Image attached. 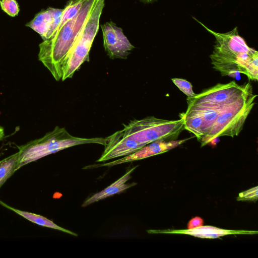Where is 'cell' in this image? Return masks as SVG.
Here are the masks:
<instances>
[{"instance_id":"obj_1","label":"cell","mask_w":258,"mask_h":258,"mask_svg":"<svg viewBox=\"0 0 258 258\" xmlns=\"http://www.w3.org/2000/svg\"><path fill=\"white\" fill-rule=\"evenodd\" d=\"M256 97L250 82L219 83L187 98V109L179 116L203 147L220 137L238 136Z\"/></svg>"},{"instance_id":"obj_2","label":"cell","mask_w":258,"mask_h":258,"mask_svg":"<svg viewBox=\"0 0 258 258\" xmlns=\"http://www.w3.org/2000/svg\"><path fill=\"white\" fill-rule=\"evenodd\" d=\"M123 128L105 138L104 150L96 162L128 155L156 141L177 140L185 130L183 120L148 116L123 124Z\"/></svg>"},{"instance_id":"obj_3","label":"cell","mask_w":258,"mask_h":258,"mask_svg":"<svg viewBox=\"0 0 258 258\" xmlns=\"http://www.w3.org/2000/svg\"><path fill=\"white\" fill-rule=\"evenodd\" d=\"M194 19L215 37L213 50L210 55L215 70L222 76L233 77L237 74H243L251 81H257L258 52L247 45L239 35L237 27L229 32L220 33Z\"/></svg>"},{"instance_id":"obj_4","label":"cell","mask_w":258,"mask_h":258,"mask_svg":"<svg viewBox=\"0 0 258 258\" xmlns=\"http://www.w3.org/2000/svg\"><path fill=\"white\" fill-rule=\"evenodd\" d=\"M96 0H85L77 15L39 45L38 59L55 80L61 79L62 63L85 24Z\"/></svg>"},{"instance_id":"obj_5","label":"cell","mask_w":258,"mask_h":258,"mask_svg":"<svg viewBox=\"0 0 258 258\" xmlns=\"http://www.w3.org/2000/svg\"><path fill=\"white\" fill-rule=\"evenodd\" d=\"M86 144H97L104 146L105 139L101 137L82 138L75 137L64 127L56 126L42 138L18 147L17 170L48 155L70 147Z\"/></svg>"},{"instance_id":"obj_6","label":"cell","mask_w":258,"mask_h":258,"mask_svg":"<svg viewBox=\"0 0 258 258\" xmlns=\"http://www.w3.org/2000/svg\"><path fill=\"white\" fill-rule=\"evenodd\" d=\"M104 7V0H96L88 18L62 63V81L72 78L81 66L89 61V52L99 30Z\"/></svg>"},{"instance_id":"obj_7","label":"cell","mask_w":258,"mask_h":258,"mask_svg":"<svg viewBox=\"0 0 258 258\" xmlns=\"http://www.w3.org/2000/svg\"><path fill=\"white\" fill-rule=\"evenodd\" d=\"M103 45L111 59H126L135 46L124 34L122 29L110 21L100 26Z\"/></svg>"},{"instance_id":"obj_8","label":"cell","mask_w":258,"mask_h":258,"mask_svg":"<svg viewBox=\"0 0 258 258\" xmlns=\"http://www.w3.org/2000/svg\"><path fill=\"white\" fill-rule=\"evenodd\" d=\"M192 138H193V137L182 140L156 141L152 142L144 146L138 151L128 155L124 156L123 158L118 160L103 164L88 165L84 167L83 169H90L102 166L111 167L126 162L145 159L167 152L178 147Z\"/></svg>"},{"instance_id":"obj_9","label":"cell","mask_w":258,"mask_h":258,"mask_svg":"<svg viewBox=\"0 0 258 258\" xmlns=\"http://www.w3.org/2000/svg\"><path fill=\"white\" fill-rule=\"evenodd\" d=\"M150 234H186L202 238L214 239L229 235L257 234V231L230 230L219 228L212 226H200L187 229L148 230Z\"/></svg>"},{"instance_id":"obj_10","label":"cell","mask_w":258,"mask_h":258,"mask_svg":"<svg viewBox=\"0 0 258 258\" xmlns=\"http://www.w3.org/2000/svg\"><path fill=\"white\" fill-rule=\"evenodd\" d=\"M63 9L48 8L38 13L26 26L38 33L43 40L51 38L61 20Z\"/></svg>"},{"instance_id":"obj_11","label":"cell","mask_w":258,"mask_h":258,"mask_svg":"<svg viewBox=\"0 0 258 258\" xmlns=\"http://www.w3.org/2000/svg\"><path fill=\"white\" fill-rule=\"evenodd\" d=\"M138 167V165H137L131 168L123 176L111 185L107 186L102 190L90 197L85 200L82 204V207H87L89 205L105 199L109 197L121 193L127 188L135 185L137 184L135 182L131 183H126V182L131 178L132 173Z\"/></svg>"},{"instance_id":"obj_12","label":"cell","mask_w":258,"mask_h":258,"mask_svg":"<svg viewBox=\"0 0 258 258\" xmlns=\"http://www.w3.org/2000/svg\"><path fill=\"white\" fill-rule=\"evenodd\" d=\"M0 204L6 208L13 211L26 219L38 225L61 231L71 235L78 236V234L55 224L51 220L42 216L29 212L21 211L13 208L0 200Z\"/></svg>"},{"instance_id":"obj_13","label":"cell","mask_w":258,"mask_h":258,"mask_svg":"<svg viewBox=\"0 0 258 258\" xmlns=\"http://www.w3.org/2000/svg\"><path fill=\"white\" fill-rule=\"evenodd\" d=\"M18 158L17 152L0 161V188L17 171Z\"/></svg>"},{"instance_id":"obj_14","label":"cell","mask_w":258,"mask_h":258,"mask_svg":"<svg viewBox=\"0 0 258 258\" xmlns=\"http://www.w3.org/2000/svg\"><path fill=\"white\" fill-rule=\"evenodd\" d=\"M84 1L85 0H69L67 2L64 8L63 9L60 22L54 33L59 29L64 23L72 19L77 15Z\"/></svg>"},{"instance_id":"obj_15","label":"cell","mask_w":258,"mask_h":258,"mask_svg":"<svg viewBox=\"0 0 258 258\" xmlns=\"http://www.w3.org/2000/svg\"><path fill=\"white\" fill-rule=\"evenodd\" d=\"M171 80L178 89L187 96V98H192L196 96V94L194 92L192 86L190 82L180 78H172Z\"/></svg>"},{"instance_id":"obj_16","label":"cell","mask_w":258,"mask_h":258,"mask_svg":"<svg viewBox=\"0 0 258 258\" xmlns=\"http://www.w3.org/2000/svg\"><path fill=\"white\" fill-rule=\"evenodd\" d=\"M0 6L2 10L11 17L17 16L20 11L18 3L16 0H2Z\"/></svg>"},{"instance_id":"obj_17","label":"cell","mask_w":258,"mask_h":258,"mask_svg":"<svg viewBox=\"0 0 258 258\" xmlns=\"http://www.w3.org/2000/svg\"><path fill=\"white\" fill-rule=\"evenodd\" d=\"M257 191V186L251 188L246 191L239 193L237 197V200L256 201L258 198Z\"/></svg>"},{"instance_id":"obj_18","label":"cell","mask_w":258,"mask_h":258,"mask_svg":"<svg viewBox=\"0 0 258 258\" xmlns=\"http://www.w3.org/2000/svg\"><path fill=\"white\" fill-rule=\"evenodd\" d=\"M203 220L200 217L191 219L187 224L188 229L193 228L203 225Z\"/></svg>"},{"instance_id":"obj_19","label":"cell","mask_w":258,"mask_h":258,"mask_svg":"<svg viewBox=\"0 0 258 258\" xmlns=\"http://www.w3.org/2000/svg\"><path fill=\"white\" fill-rule=\"evenodd\" d=\"M140 2L145 4H152L158 0H139Z\"/></svg>"},{"instance_id":"obj_20","label":"cell","mask_w":258,"mask_h":258,"mask_svg":"<svg viewBox=\"0 0 258 258\" xmlns=\"http://www.w3.org/2000/svg\"><path fill=\"white\" fill-rule=\"evenodd\" d=\"M5 135L4 129L0 125V141L3 138Z\"/></svg>"},{"instance_id":"obj_21","label":"cell","mask_w":258,"mask_h":258,"mask_svg":"<svg viewBox=\"0 0 258 258\" xmlns=\"http://www.w3.org/2000/svg\"></svg>"}]
</instances>
